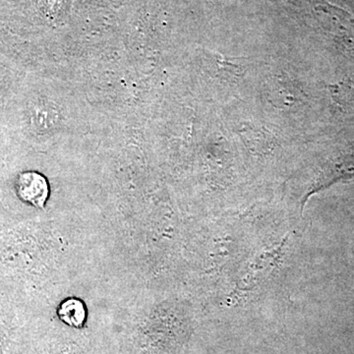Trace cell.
Instances as JSON below:
<instances>
[{"mask_svg":"<svg viewBox=\"0 0 354 354\" xmlns=\"http://www.w3.org/2000/svg\"><path fill=\"white\" fill-rule=\"evenodd\" d=\"M57 316L60 320L70 327L80 329L87 321V308L82 300L69 297L58 305Z\"/></svg>","mask_w":354,"mask_h":354,"instance_id":"7a4b0ae2","label":"cell"},{"mask_svg":"<svg viewBox=\"0 0 354 354\" xmlns=\"http://www.w3.org/2000/svg\"><path fill=\"white\" fill-rule=\"evenodd\" d=\"M16 188L23 201L30 203L37 208H44L50 194L48 180L37 172H24L20 174Z\"/></svg>","mask_w":354,"mask_h":354,"instance_id":"6da1fadb","label":"cell"}]
</instances>
